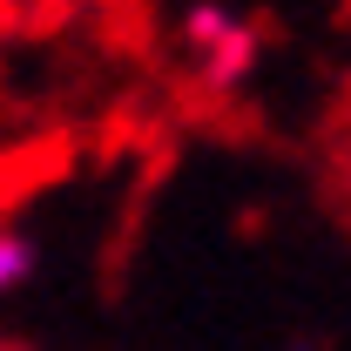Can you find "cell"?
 I'll return each instance as SVG.
<instances>
[{
    "label": "cell",
    "instance_id": "cell-2",
    "mask_svg": "<svg viewBox=\"0 0 351 351\" xmlns=\"http://www.w3.org/2000/svg\"><path fill=\"white\" fill-rule=\"evenodd\" d=\"M34 263H41L34 237H21V230H0V298H7V291H21V284L34 277Z\"/></svg>",
    "mask_w": 351,
    "mask_h": 351
},
{
    "label": "cell",
    "instance_id": "cell-1",
    "mask_svg": "<svg viewBox=\"0 0 351 351\" xmlns=\"http://www.w3.org/2000/svg\"><path fill=\"white\" fill-rule=\"evenodd\" d=\"M176 34H182L189 75H196L203 95H237V88L257 75V61H263L257 21L237 14L230 0H189L182 21H176Z\"/></svg>",
    "mask_w": 351,
    "mask_h": 351
},
{
    "label": "cell",
    "instance_id": "cell-3",
    "mask_svg": "<svg viewBox=\"0 0 351 351\" xmlns=\"http://www.w3.org/2000/svg\"><path fill=\"white\" fill-rule=\"evenodd\" d=\"M0 351H21V345H0Z\"/></svg>",
    "mask_w": 351,
    "mask_h": 351
}]
</instances>
